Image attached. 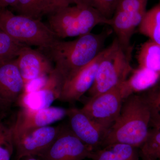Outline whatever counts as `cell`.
Wrapping results in <instances>:
<instances>
[{
	"mask_svg": "<svg viewBox=\"0 0 160 160\" xmlns=\"http://www.w3.org/2000/svg\"><path fill=\"white\" fill-rule=\"evenodd\" d=\"M148 0H119L116 10L134 15L144 16Z\"/></svg>",
	"mask_w": 160,
	"mask_h": 160,
	"instance_id": "484cf974",
	"label": "cell"
},
{
	"mask_svg": "<svg viewBox=\"0 0 160 160\" xmlns=\"http://www.w3.org/2000/svg\"><path fill=\"white\" fill-rule=\"evenodd\" d=\"M151 120V107L145 93L129 96L124 100L119 116L109 129L102 148L122 143L139 149L148 136Z\"/></svg>",
	"mask_w": 160,
	"mask_h": 160,
	"instance_id": "7a4b0ae2",
	"label": "cell"
},
{
	"mask_svg": "<svg viewBox=\"0 0 160 160\" xmlns=\"http://www.w3.org/2000/svg\"><path fill=\"white\" fill-rule=\"evenodd\" d=\"M92 151L69 127L63 126L56 140L39 158L42 160H83L89 158Z\"/></svg>",
	"mask_w": 160,
	"mask_h": 160,
	"instance_id": "ba28073f",
	"label": "cell"
},
{
	"mask_svg": "<svg viewBox=\"0 0 160 160\" xmlns=\"http://www.w3.org/2000/svg\"><path fill=\"white\" fill-rule=\"evenodd\" d=\"M137 58L138 67L160 74V45L148 40L140 46Z\"/></svg>",
	"mask_w": 160,
	"mask_h": 160,
	"instance_id": "d6986e66",
	"label": "cell"
},
{
	"mask_svg": "<svg viewBox=\"0 0 160 160\" xmlns=\"http://www.w3.org/2000/svg\"><path fill=\"white\" fill-rule=\"evenodd\" d=\"M16 59L0 61V100L10 105L18 102L25 87Z\"/></svg>",
	"mask_w": 160,
	"mask_h": 160,
	"instance_id": "4fadbf2b",
	"label": "cell"
},
{
	"mask_svg": "<svg viewBox=\"0 0 160 160\" xmlns=\"http://www.w3.org/2000/svg\"><path fill=\"white\" fill-rule=\"evenodd\" d=\"M159 82H160V79ZM159 85H160V84H159Z\"/></svg>",
	"mask_w": 160,
	"mask_h": 160,
	"instance_id": "1f68e13d",
	"label": "cell"
},
{
	"mask_svg": "<svg viewBox=\"0 0 160 160\" xmlns=\"http://www.w3.org/2000/svg\"><path fill=\"white\" fill-rule=\"evenodd\" d=\"M12 8L18 14L39 20L55 11L53 0H17Z\"/></svg>",
	"mask_w": 160,
	"mask_h": 160,
	"instance_id": "ac0fdd59",
	"label": "cell"
},
{
	"mask_svg": "<svg viewBox=\"0 0 160 160\" xmlns=\"http://www.w3.org/2000/svg\"><path fill=\"white\" fill-rule=\"evenodd\" d=\"M111 30L90 33L69 41L59 40L42 50L54 64L53 73L62 81L70 78L102 51Z\"/></svg>",
	"mask_w": 160,
	"mask_h": 160,
	"instance_id": "6da1fadb",
	"label": "cell"
},
{
	"mask_svg": "<svg viewBox=\"0 0 160 160\" xmlns=\"http://www.w3.org/2000/svg\"></svg>",
	"mask_w": 160,
	"mask_h": 160,
	"instance_id": "d6a6232c",
	"label": "cell"
},
{
	"mask_svg": "<svg viewBox=\"0 0 160 160\" xmlns=\"http://www.w3.org/2000/svg\"><path fill=\"white\" fill-rule=\"evenodd\" d=\"M76 0H53L55 11L62 7L69 6L72 3H74Z\"/></svg>",
	"mask_w": 160,
	"mask_h": 160,
	"instance_id": "4316f807",
	"label": "cell"
},
{
	"mask_svg": "<svg viewBox=\"0 0 160 160\" xmlns=\"http://www.w3.org/2000/svg\"><path fill=\"white\" fill-rule=\"evenodd\" d=\"M138 28L141 34L160 45V2L146 11Z\"/></svg>",
	"mask_w": 160,
	"mask_h": 160,
	"instance_id": "ffe728a7",
	"label": "cell"
},
{
	"mask_svg": "<svg viewBox=\"0 0 160 160\" xmlns=\"http://www.w3.org/2000/svg\"><path fill=\"white\" fill-rule=\"evenodd\" d=\"M122 83L109 91L90 98L81 110L95 122L110 129L119 116L125 99Z\"/></svg>",
	"mask_w": 160,
	"mask_h": 160,
	"instance_id": "8992f818",
	"label": "cell"
},
{
	"mask_svg": "<svg viewBox=\"0 0 160 160\" xmlns=\"http://www.w3.org/2000/svg\"><path fill=\"white\" fill-rule=\"evenodd\" d=\"M0 29L17 42L39 49L61 40L41 20L15 14L7 9H0Z\"/></svg>",
	"mask_w": 160,
	"mask_h": 160,
	"instance_id": "5b68a950",
	"label": "cell"
},
{
	"mask_svg": "<svg viewBox=\"0 0 160 160\" xmlns=\"http://www.w3.org/2000/svg\"><path fill=\"white\" fill-rule=\"evenodd\" d=\"M119 0H76L75 4H82L92 7L107 19L114 14Z\"/></svg>",
	"mask_w": 160,
	"mask_h": 160,
	"instance_id": "cb8c5ba5",
	"label": "cell"
},
{
	"mask_svg": "<svg viewBox=\"0 0 160 160\" xmlns=\"http://www.w3.org/2000/svg\"><path fill=\"white\" fill-rule=\"evenodd\" d=\"M25 160H42L38 159L34 157H31L26 158V159Z\"/></svg>",
	"mask_w": 160,
	"mask_h": 160,
	"instance_id": "4dcf8cb0",
	"label": "cell"
},
{
	"mask_svg": "<svg viewBox=\"0 0 160 160\" xmlns=\"http://www.w3.org/2000/svg\"><path fill=\"white\" fill-rule=\"evenodd\" d=\"M160 79V74L150 69L140 67L133 69L127 79L122 83L125 98L149 90L157 85Z\"/></svg>",
	"mask_w": 160,
	"mask_h": 160,
	"instance_id": "2e32d148",
	"label": "cell"
},
{
	"mask_svg": "<svg viewBox=\"0 0 160 160\" xmlns=\"http://www.w3.org/2000/svg\"><path fill=\"white\" fill-rule=\"evenodd\" d=\"M143 17L122 11H115L111 18L110 26L116 34V38L120 45L124 49H129L132 48L130 45V41Z\"/></svg>",
	"mask_w": 160,
	"mask_h": 160,
	"instance_id": "9a60e30c",
	"label": "cell"
},
{
	"mask_svg": "<svg viewBox=\"0 0 160 160\" xmlns=\"http://www.w3.org/2000/svg\"><path fill=\"white\" fill-rule=\"evenodd\" d=\"M67 116L69 128L79 139L93 150L102 148L109 129L92 119L81 109H68Z\"/></svg>",
	"mask_w": 160,
	"mask_h": 160,
	"instance_id": "9c48e42d",
	"label": "cell"
},
{
	"mask_svg": "<svg viewBox=\"0 0 160 160\" xmlns=\"http://www.w3.org/2000/svg\"><path fill=\"white\" fill-rule=\"evenodd\" d=\"M103 50L89 64L63 82L58 98L59 101L74 102L88 92L94 83Z\"/></svg>",
	"mask_w": 160,
	"mask_h": 160,
	"instance_id": "8fae6325",
	"label": "cell"
},
{
	"mask_svg": "<svg viewBox=\"0 0 160 160\" xmlns=\"http://www.w3.org/2000/svg\"><path fill=\"white\" fill-rule=\"evenodd\" d=\"M63 126H45L13 137L17 159L39 157L56 140Z\"/></svg>",
	"mask_w": 160,
	"mask_h": 160,
	"instance_id": "52a82bcc",
	"label": "cell"
},
{
	"mask_svg": "<svg viewBox=\"0 0 160 160\" xmlns=\"http://www.w3.org/2000/svg\"><path fill=\"white\" fill-rule=\"evenodd\" d=\"M16 1L17 0H0V9H7L9 6L12 8Z\"/></svg>",
	"mask_w": 160,
	"mask_h": 160,
	"instance_id": "83f0119b",
	"label": "cell"
},
{
	"mask_svg": "<svg viewBox=\"0 0 160 160\" xmlns=\"http://www.w3.org/2000/svg\"><path fill=\"white\" fill-rule=\"evenodd\" d=\"M107 19L89 6L75 4L57 9L48 15L47 25L60 39L79 37L91 32L96 26H110Z\"/></svg>",
	"mask_w": 160,
	"mask_h": 160,
	"instance_id": "3957f363",
	"label": "cell"
},
{
	"mask_svg": "<svg viewBox=\"0 0 160 160\" xmlns=\"http://www.w3.org/2000/svg\"><path fill=\"white\" fill-rule=\"evenodd\" d=\"M16 60L25 85L48 76L53 70L48 57L41 49H32L31 46H24Z\"/></svg>",
	"mask_w": 160,
	"mask_h": 160,
	"instance_id": "7c38bea8",
	"label": "cell"
},
{
	"mask_svg": "<svg viewBox=\"0 0 160 160\" xmlns=\"http://www.w3.org/2000/svg\"><path fill=\"white\" fill-rule=\"evenodd\" d=\"M25 46L0 29V61L17 58Z\"/></svg>",
	"mask_w": 160,
	"mask_h": 160,
	"instance_id": "7402d4cb",
	"label": "cell"
},
{
	"mask_svg": "<svg viewBox=\"0 0 160 160\" xmlns=\"http://www.w3.org/2000/svg\"><path fill=\"white\" fill-rule=\"evenodd\" d=\"M67 110L62 107L51 106L40 109L22 108L11 126L13 137L60 121L67 116Z\"/></svg>",
	"mask_w": 160,
	"mask_h": 160,
	"instance_id": "30bf717a",
	"label": "cell"
},
{
	"mask_svg": "<svg viewBox=\"0 0 160 160\" xmlns=\"http://www.w3.org/2000/svg\"><path fill=\"white\" fill-rule=\"evenodd\" d=\"M151 110L150 126L160 124V85L158 83L151 89L145 91Z\"/></svg>",
	"mask_w": 160,
	"mask_h": 160,
	"instance_id": "d4e9b609",
	"label": "cell"
},
{
	"mask_svg": "<svg viewBox=\"0 0 160 160\" xmlns=\"http://www.w3.org/2000/svg\"><path fill=\"white\" fill-rule=\"evenodd\" d=\"M12 105L0 100V111H7L9 110Z\"/></svg>",
	"mask_w": 160,
	"mask_h": 160,
	"instance_id": "f1b7e54d",
	"label": "cell"
},
{
	"mask_svg": "<svg viewBox=\"0 0 160 160\" xmlns=\"http://www.w3.org/2000/svg\"><path fill=\"white\" fill-rule=\"evenodd\" d=\"M92 160H140L138 148L122 143H114L92 152Z\"/></svg>",
	"mask_w": 160,
	"mask_h": 160,
	"instance_id": "e0dca14e",
	"label": "cell"
},
{
	"mask_svg": "<svg viewBox=\"0 0 160 160\" xmlns=\"http://www.w3.org/2000/svg\"><path fill=\"white\" fill-rule=\"evenodd\" d=\"M138 149L141 160H160V124L150 127L147 138Z\"/></svg>",
	"mask_w": 160,
	"mask_h": 160,
	"instance_id": "44dd1931",
	"label": "cell"
},
{
	"mask_svg": "<svg viewBox=\"0 0 160 160\" xmlns=\"http://www.w3.org/2000/svg\"><path fill=\"white\" fill-rule=\"evenodd\" d=\"M62 85V81L52 71L42 87L35 91L22 93L18 102L22 108L34 109L48 108L55 100H58Z\"/></svg>",
	"mask_w": 160,
	"mask_h": 160,
	"instance_id": "5bb4252c",
	"label": "cell"
},
{
	"mask_svg": "<svg viewBox=\"0 0 160 160\" xmlns=\"http://www.w3.org/2000/svg\"><path fill=\"white\" fill-rule=\"evenodd\" d=\"M14 149L11 126L0 122V160H10Z\"/></svg>",
	"mask_w": 160,
	"mask_h": 160,
	"instance_id": "603a6c76",
	"label": "cell"
},
{
	"mask_svg": "<svg viewBox=\"0 0 160 160\" xmlns=\"http://www.w3.org/2000/svg\"><path fill=\"white\" fill-rule=\"evenodd\" d=\"M7 111H0V122H2L3 119L7 115Z\"/></svg>",
	"mask_w": 160,
	"mask_h": 160,
	"instance_id": "f546056e",
	"label": "cell"
},
{
	"mask_svg": "<svg viewBox=\"0 0 160 160\" xmlns=\"http://www.w3.org/2000/svg\"><path fill=\"white\" fill-rule=\"evenodd\" d=\"M132 48H123L116 38L104 49L93 85L88 92L91 97L113 89L127 79L133 70Z\"/></svg>",
	"mask_w": 160,
	"mask_h": 160,
	"instance_id": "277c9868",
	"label": "cell"
}]
</instances>
